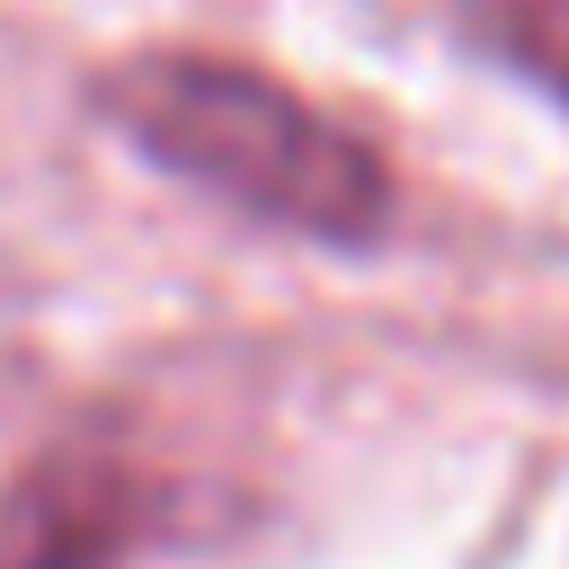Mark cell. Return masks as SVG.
Returning a JSON list of instances; mask_svg holds the SVG:
<instances>
[{
	"label": "cell",
	"instance_id": "cell-1",
	"mask_svg": "<svg viewBox=\"0 0 569 569\" xmlns=\"http://www.w3.org/2000/svg\"><path fill=\"white\" fill-rule=\"evenodd\" d=\"M107 116L187 187L311 231V240H365L391 213V178L382 160L329 124L311 98H293L284 80L249 71V62H213V53H142L107 71Z\"/></svg>",
	"mask_w": 569,
	"mask_h": 569
}]
</instances>
